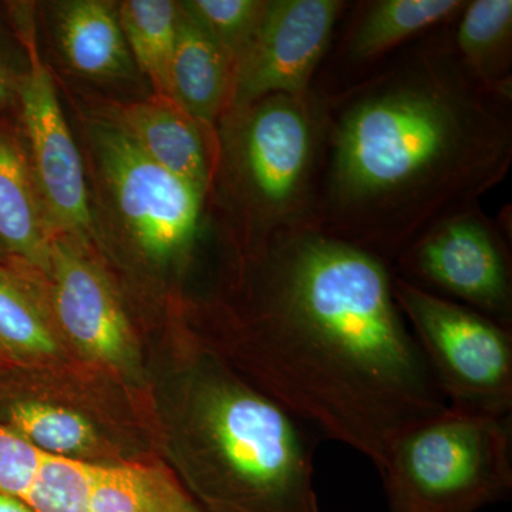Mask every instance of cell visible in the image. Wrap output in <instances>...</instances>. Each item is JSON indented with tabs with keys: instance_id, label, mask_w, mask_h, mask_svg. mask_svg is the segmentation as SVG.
<instances>
[{
	"instance_id": "obj_1",
	"label": "cell",
	"mask_w": 512,
	"mask_h": 512,
	"mask_svg": "<svg viewBox=\"0 0 512 512\" xmlns=\"http://www.w3.org/2000/svg\"><path fill=\"white\" fill-rule=\"evenodd\" d=\"M245 254L224 316L256 389L382 470L400 434L448 407L394 299L392 266L318 227Z\"/></svg>"
},
{
	"instance_id": "obj_2",
	"label": "cell",
	"mask_w": 512,
	"mask_h": 512,
	"mask_svg": "<svg viewBox=\"0 0 512 512\" xmlns=\"http://www.w3.org/2000/svg\"><path fill=\"white\" fill-rule=\"evenodd\" d=\"M316 227L396 264L434 225L474 210L512 164V96L481 86L451 43L410 47L319 97Z\"/></svg>"
},
{
	"instance_id": "obj_3",
	"label": "cell",
	"mask_w": 512,
	"mask_h": 512,
	"mask_svg": "<svg viewBox=\"0 0 512 512\" xmlns=\"http://www.w3.org/2000/svg\"><path fill=\"white\" fill-rule=\"evenodd\" d=\"M218 197L238 247L316 227L322 111L319 96L274 94L228 111L217 126Z\"/></svg>"
},
{
	"instance_id": "obj_4",
	"label": "cell",
	"mask_w": 512,
	"mask_h": 512,
	"mask_svg": "<svg viewBox=\"0 0 512 512\" xmlns=\"http://www.w3.org/2000/svg\"><path fill=\"white\" fill-rule=\"evenodd\" d=\"M390 512H477L512 491L511 416L447 407L400 434L382 470Z\"/></svg>"
},
{
	"instance_id": "obj_5",
	"label": "cell",
	"mask_w": 512,
	"mask_h": 512,
	"mask_svg": "<svg viewBox=\"0 0 512 512\" xmlns=\"http://www.w3.org/2000/svg\"><path fill=\"white\" fill-rule=\"evenodd\" d=\"M96 234L119 235L150 261L187 255L207 198L151 161L106 114L84 117Z\"/></svg>"
},
{
	"instance_id": "obj_6",
	"label": "cell",
	"mask_w": 512,
	"mask_h": 512,
	"mask_svg": "<svg viewBox=\"0 0 512 512\" xmlns=\"http://www.w3.org/2000/svg\"><path fill=\"white\" fill-rule=\"evenodd\" d=\"M393 295L448 407L511 416L512 329L397 275Z\"/></svg>"
},
{
	"instance_id": "obj_7",
	"label": "cell",
	"mask_w": 512,
	"mask_h": 512,
	"mask_svg": "<svg viewBox=\"0 0 512 512\" xmlns=\"http://www.w3.org/2000/svg\"><path fill=\"white\" fill-rule=\"evenodd\" d=\"M16 16L29 62L20 73L16 103L37 190L56 234L87 244L97 234L82 153L60 107L52 73L40 56L35 25L25 13Z\"/></svg>"
},
{
	"instance_id": "obj_8",
	"label": "cell",
	"mask_w": 512,
	"mask_h": 512,
	"mask_svg": "<svg viewBox=\"0 0 512 512\" xmlns=\"http://www.w3.org/2000/svg\"><path fill=\"white\" fill-rule=\"evenodd\" d=\"M394 275L512 329V259L480 207L434 225L393 265Z\"/></svg>"
},
{
	"instance_id": "obj_9",
	"label": "cell",
	"mask_w": 512,
	"mask_h": 512,
	"mask_svg": "<svg viewBox=\"0 0 512 512\" xmlns=\"http://www.w3.org/2000/svg\"><path fill=\"white\" fill-rule=\"evenodd\" d=\"M346 8L342 0H268L264 18L235 60L229 111L274 94H311Z\"/></svg>"
},
{
	"instance_id": "obj_10",
	"label": "cell",
	"mask_w": 512,
	"mask_h": 512,
	"mask_svg": "<svg viewBox=\"0 0 512 512\" xmlns=\"http://www.w3.org/2000/svg\"><path fill=\"white\" fill-rule=\"evenodd\" d=\"M83 245L70 235L53 237L45 269L52 276L53 311L76 345L117 365L130 352V326L116 292Z\"/></svg>"
},
{
	"instance_id": "obj_11",
	"label": "cell",
	"mask_w": 512,
	"mask_h": 512,
	"mask_svg": "<svg viewBox=\"0 0 512 512\" xmlns=\"http://www.w3.org/2000/svg\"><path fill=\"white\" fill-rule=\"evenodd\" d=\"M100 111L123 128L151 161L210 200L220 161L217 127L195 119L177 100L163 94L111 101Z\"/></svg>"
},
{
	"instance_id": "obj_12",
	"label": "cell",
	"mask_w": 512,
	"mask_h": 512,
	"mask_svg": "<svg viewBox=\"0 0 512 512\" xmlns=\"http://www.w3.org/2000/svg\"><path fill=\"white\" fill-rule=\"evenodd\" d=\"M55 234L19 124L0 120V242L13 261L45 271Z\"/></svg>"
},
{
	"instance_id": "obj_13",
	"label": "cell",
	"mask_w": 512,
	"mask_h": 512,
	"mask_svg": "<svg viewBox=\"0 0 512 512\" xmlns=\"http://www.w3.org/2000/svg\"><path fill=\"white\" fill-rule=\"evenodd\" d=\"M53 33L64 63L92 82H119L136 73L119 19V2L66 0L52 5Z\"/></svg>"
},
{
	"instance_id": "obj_14",
	"label": "cell",
	"mask_w": 512,
	"mask_h": 512,
	"mask_svg": "<svg viewBox=\"0 0 512 512\" xmlns=\"http://www.w3.org/2000/svg\"><path fill=\"white\" fill-rule=\"evenodd\" d=\"M234 69L232 57L181 8L171 96L195 119L217 127L231 107Z\"/></svg>"
},
{
	"instance_id": "obj_15",
	"label": "cell",
	"mask_w": 512,
	"mask_h": 512,
	"mask_svg": "<svg viewBox=\"0 0 512 512\" xmlns=\"http://www.w3.org/2000/svg\"><path fill=\"white\" fill-rule=\"evenodd\" d=\"M466 0H376L363 3L343 42L346 62L367 64L430 30L456 22Z\"/></svg>"
},
{
	"instance_id": "obj_16",
	"label": "cell",
	"mask_w": 512,
	"mask_h": 512,
	"mask_svg": "<svg viewBox=\"0 0 512 512\" xmlns=\"http://www.w3.org/2000/svg\"><path fill=\"white\" fill-rule=\"evenodd\" d=\"M454 52L481 86L512 96V2L473 0L456 19Z\"/></svg>"
},
{
	"instance_id": "obj_17",
	"label": "cell",
	"mask_w": 512,
	"mask_h": 512,
	"mask_svg": "<svg viewBox=\"0 0 512 512\" xmlns=\"http://www.w3.org/2000/svg\"><path fill=\"white\" fill-rule=\"evenodd\" d=\"M87 512H202L163 468L89 464Z\"/></svg>"
},
{
	"instance_id": "obj_18",
	"label": "cell",
	"mask_w": 512,
	"mask_h": 512,
	"mask_svg": "<svg viewBox=\"0 0 512 512\" xmlns=\"http://www.w3.org/2000/svg\"><path fill=\"white\" fill-rule=\"evenodd\" d=\"M180 15V2L173 0L119 2V19L128 50L137 69L150 82L154 94L173 97L171 63Z\"/></svg>"
},
{
	"instance_id": "obj_19",
	"label": "cell",
	"mask_w": 512,
	"mask_h": 512,
	"mask_svg": "<svg viewBox=\"0 0 512 512\" xmlns=\"http://www.w3.org/2000/svg\"><path fill=\"white\" fill-rule=\"evenodd\" d=\"M10 429L37 450L67 457L93 443L94 431L82 414L39 402H19L9 409Z\"/></svg>"
},
{
	"instance_id": "obj_20",
	"label": "cell",
	"mask_w": 512,
	"mask_h": 512,
	"mask_svg": "<svg viewBox=\"0 0 512 512\" xmlns=\"http://www.w3.org/2000/svg\"><path fill=\"white\" fill-rule=\"evenodd\" d=\"M0 346L20 355L55 352V336L28 286L9 266L0 264Z\"/></svg>"
},
{
	"instance_id": "obj_21",
	"label": "cell",
	"mask_w": 512,
	"mask_h": 512,
	"mask_svg": "<svg viewBox=\"0 0 512 512\" xmlns=\"http://www.w3.org/2000/svg\"><path fill=\"white\" fill-rule=\"evenodd\" d=\"M181 8L237 60L264 18L268 0H187Z\"/></svg>"
},
{
	"instance_id": "obj_22",
	"label": "cell",
	"mask_w": 512,
	"mask_h": 512,
	"mask_svg": "<svg viewBox=\"0 0 512 512\" xmlns=\"http://www.w3.org/2000/svg\"><path fill=\"white\" fill-rule=\"evenodd\" d=\"M23 501L35 512H87L89 464L45 454Z\"/></svg>"
},
{
	"instance_id": "obj_23",
	"label": "cell",
	"mask_w": 512,
	"mask_h": 512,
	"mask_svg": "<svg viewBox=\"0 0 512 512\" xmlns=\"http://www.w3.org/2000/svg\"><path fill=\"white\" fill-rule=\"evenodd\" d=\"M45 453L15 433L0 426V493L23 501L32 487Z\"/></svg>"
},
{
	"instance_id": "obj_24",
	"label": "cell",
	"mask_w": 512,
	"mask_h": 512,
	"mask_svg": "<svg viewBox=\"0 0 512 512\" xmlns=\"http://www.w3.org/2000/svg\"><path fill=\"white\" fill-rule=\"evenodd\" d=\"M19 77L20 73H16L6 62L5 57L0 55V110L16 101Z\"/></svg>"
},
{
	"instance_id": "obj_25",
	"label": "cell",
	"mask_w": 512,
	"mask_h": 512,
	"mask_svg": "<svg viewBox=\"0 0 512 512\" xmlns=\"http://www.w3.org/2000/svg\"><path fill=\"white\" fill-rule=\"evenodd\" d=\"M0 512H35L25 501L13 495L0 493Z\"/></svg>"
},
{
	"instance_id": "obj_26",
	"label": "cell",
	"mask_w": 512,
	"mask_h": 512,
	"mask_svg": "<svg viewBox=\"0 0 512 512\" xmlns=\"http://www.w3.org/2000/svg\"><path fill=\"white\" fill-rule=\"evenodd\" d=\"M10 261V256L6 249L3 248L2 242H0V264H5V262Z\"/></svg>"
}]
</instances>
